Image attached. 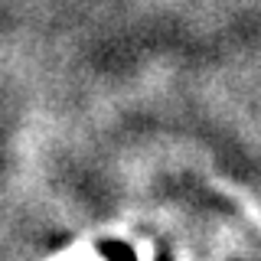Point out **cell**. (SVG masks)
<instances>
[{
	"label": "cell",
	"mask_w": 261,
	"mask_h": 261,
	"mask_svg": "<svg viewBox=\"0 0 261 261\" xmlns=\"http://www.w3.org/2000/svg\"><path fill=\"white\" fill-rule=\"evenodd\" d=\"M98 255L108 258V261H137L134 248H130L127 242H121V239H101L98 242Z\"/></svg>",
	"instance_id": "6da1fadb"
}]
</instances>
